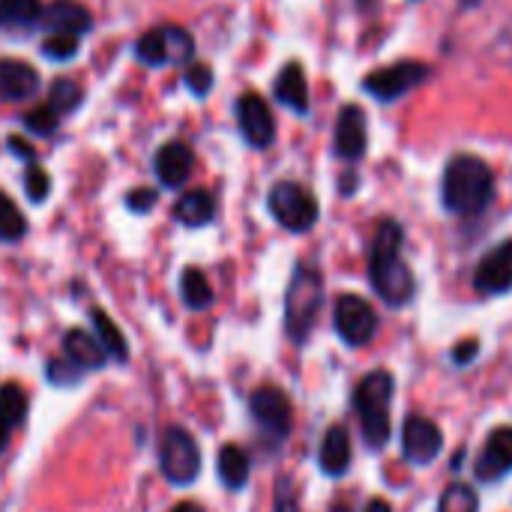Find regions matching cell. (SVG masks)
<instances>
[{
  "label": "cell",
  "instance_id": "obj_1",
  "mask_svg": "<svg viewBox=\"0 0 512 512\" xmlns=\"http://www.w3.org/2000/svg\"><path fill=\"white\" fill-rule=\"evenodd\" d=\"M402 246H405L402 225L384 219L375 231L372 252H369V282L375 294L393 309L408 306L417 294V279L402 255Z\"/></svg>",
  "mask_w": 512,
  "mask_h": 512
},
{
  "label": "cell",
  "instance_id": "obj_2",
  "mask_svg": "<svg viewBox=\"0 0 512 512\" xmlns=\"http://www.w3.org/2000/svg\"><path fill=\"white\" fill-rule=\"evenodd\" d=\"M495 198V174L480 156H453L444 171V207L456 216H480Z\"/></svg>",
  "mask_w": 512,
  "mask_h": 512
},
{
  "label": "cell",
  "instance_id": "obj_3",
  "mask_svg": "<svg viewBox=\"0 0 512 512\" xmlns=\"http://www.w3.org/2000/svg\"><path fill=\"white\" fill-rule=\"evenodd\" d=\"M393 393H396V381L387 369L369 372L354 390V411L360 417L363 438L372 450L387 447V441L393 435V423H390Z\"/></svg>",
  "mask_w": 512,
  "mask_h": 512
},
{
  "label": "cell",
  "instance_id": "obj_4",
  "mask_svg": "<svg viewBox=\"0 0 512 512\" xmlns=\"http://www.w3.org/2000/svg\"><path fill=\"white\" fill-rule=\"evenodd\" d=\"M321 306H324V276L309 264H297L285 294V333L294 345H306V339L315 330Z\"/></svg>",
  "mask_w": 512,
  "mask_h": 512
},
{
  "label": "cell",
  "instance_id": "obj_5",
  "mask_svg": "<svg viewBox=\"0 0 512 512\" xmlns=\"http://www.w3.org/2000/svg\"><path fill=\"white\" fill-rule=\"evenodd\" d=\"M159 468H162V477L171 486H189L201 474V450H198L195 438L186 429L168 426L162 432V441H159Z\"/></svg>",
  "mask_w": 512,
  "mask_h": 512
},
{
  "label": "cell",
  "instance_id": "obj_6",
  "mask_svg": "<svg viewBox=\"0 0 512 512\" xmlns=\"http://www.w3.org/2000/svg\"><path fill=\"white\" fill-rule=\"evenodd\" d=\"M267 204H270L273 219L282 228H288L291 234H306L318 222V213H321L315 195L309 189H303L300 183H288V180L285 183H276L270 189Z\"/></svg>",
  "mask_w": 512,
  "mask_h": 512
},
{
  "label": "cell",
  "instance_id": "obj_7",
  "mask_svg": "<svg viewBox=\"0 0 512 512\" xmlns=\"http://www.w3.org/2000/svg\"><path fill=\"white\" fill-rule=\"evenodd\" d=\"M333 324H336L339 339L351 348L369 345L378 333V315H375L372 303L363 300L360 294H342L336 300Z\"/></svg>",
  "mask_w": 512,
  "mask_h": 512
},
{
  "label": "cell",
  "instance_id": "obj_8",
  "mask_svg": "<svg viewBox=\"0 0 512 512\" xmlns=\"http://www.w3.org/2000/svg\"><path fill=\"white\" fill-rule=\"evenodd\" d=\"M249 411H252V420L255 426L273 441V444H282L288 435H291V426H294V408H291V399L279 390V387H258L249 399Z\"/></svg>",
  "mask_w": 512,
  "mask_h": 512
},
{
  "label": "cell",
  "instance_id": "obj_9",
  "mask_svg": "<svg viewBox=\"0 0 512 512\" xmlns=\"http://www.w3.org/2000/svg\"><path fill=\"white\" fill-rule=\"evenodd\" d=\"M441 450H444V432L438 429V423L423 414H411L402 426L405 459L417 468H426L441 456Z\"/></svg>",
  "mask_w": 512,
  "mask_h": 512
},
{
  "label": "cell",
  "instance_id": "obj_10",
  "mask_svg": "<svg viewBox=\"0 0 512 512\" xmlns=\"http://www.w3.org/2000/svg\"><path fill=\"white\" fill-rule=\"evenodd\" d=\"M429 75V66L426 63H417V60H402V63H393V66H384L378 72H372L363 87L381 99V102H393L399 96H405L411 87H417L420 81H426Z\"/></svg>",
  "mask_w": 512,
  "mask_h": 512
},
{
  "label": "cell",
  "instance_id": "obj_11",
  "mask_svg": "<svg viewBox=\"0 0 512 512\" xmlns=\"http://www.w3.org/2000/svg\"><path fill=\"white\" fill-rule=\"evenodd\" d=\"M477 480L480 483H498L512 474V426H501L489 435L483 453L477 456Z\"/></svg>",
  "mask_w": 512,
  "mask_h": 512
},
{
  "label": "cell",
  "instance_id": "obj_12",
  "mask_svg": "<svg viewBox=\"0 0 512 512\" xmlns=\"http://www.w3.org/2000/svg\"><path fill=\"white\" fill-rule=\"evenodd\" d=\"M237 120H240V129L246 135V141L252 147H270L273 138H276V120L267 108V102L258 96V93H246L240 102H237Z\"/></svg>",
  "mask_w": 512,
  "mask_h": 512
},
{
  "label": "cell",
  "instance_id": "obj_13",
  "mask_svg": "<svg viewBox=\"0 0 512 512\" xmlns=\"http://www.w3.org/2000/svg\"><path fill=\"white\" fill-rule=\"evenodd\" d=\"M474 288L489 297H501L512 291V240L501 243L495 252H489L474 273Z\"/></svg>",
  "mask_w": 512,
  "mask_h": 512
},
{
  "label": "cell",
  "instance_id": "obj_14",
  "mask_svg": "<svg viewBox=\"0 0 512 512\" xmlns=\"http://www.w3.org/2000/svg\"><path fill=\"white\" fill-rule=\"evenodd\" d=\"M336 153L348 162L366 153V114L357 105H345L336 123Z\"/></svg>",
  "mask_w": 512,
  "mask_h": 512
},
{
  "label": "cell",
  "instance_id": "obj_15",
  "mask_svg": "<svg viewBox=\"0 0 512 512\" xmlns=\"http://www.w3.org/2000/svg\"><path fill=\"white\" fill-rule=\"evenodd\" d=\"M318 465L327 477H342L351 468V435L345 426H330L321 450H318Z\"/></svg>",
  "mask_w": 512,
  "mask_h": 512
},
{
  "label": "cell",
  "instance_id": "obj_16",
  "mask_svg": "<svg viewBox=\"0 0 512 512\" xmlns=\"http://www.w3.org/2000/svg\"><path fill=\"white\" fill-rule=\"evenodd\" d=\"M39 90V75L21 60H0V99L21 102Z\"/></svg>",
  "mask_w": 512,
  "mask_h": 512
},
{
  "label": "cell",
  "instance_id": "obj_17",
  "mask_svg": "<svg viewBox=\"0 0 512 512\" xmlns=\"http://www.w3.org/2000/svg\"><path fill=\"white\" fill-rule=\"evenodd\" d=\"M189 171H192V150L186 144L174 141L156 153V177L162 180V186H168V189L183 186Z\"/></svg>",
  "mask_w": 512,
  "mask_h": 512
},
{
  "label": "cell",
  "instance_id": "obj_18",
  "mask_svg": "<svg viewBox=\"0 0 512 512\" xmlns=\"http://www.w3.org/2000/svg\"><path fill=\"white\" fill-rule=\"evenodd\" d=\"M63 354L72 366H78L81 372H90V369H102L105 366V351L102 345L96 342V336L84 333V330H69L63 336Z\"/></svg>",
  "mask_w": 512,
  "mask_h": 512
},
{
  "label": "cell",
  "instance_id": "obj_19",
  "mask_svg": "<svg viewBox=\"0 0 512 512\" xmlns=\"http://www.w3.org/2000/svg\"><path fill=\"white\" fill-rule=\"evenodd\" d=\"M42 24H48L54 33H72L81 36L90 30V12L72 0H57L48 9H42Z\"/></svg>",
  "mask_w": 512,
  "mask_h": 512
},
{
  "label": "cell",
  "instance_id": "obj_20",
  "mask_svg": "<svg viewBox=\"0 0 512 512\" xmlns=\"http://www.w3.org/2000/svg\"><path fill=\"white\" fill-rule=\"evenodd\" d=\"M276 99L282 105H288L291 111H297V114L309 111V84H306V75H303L300 63H288L279 72V78H276Z\"/></svg>",
  "mask_w": 512,
  "mask_h": 512
},
{
  "label": "cell",
  "instance_id": "obj_21",
  "mask_svg": "<svg viewBox=\"0 0 512 512\" xmlns=\"http://www.w3.org/2000/svg\"><path fill=\"white\" fill-rule=\"evenodd\" d=\"M27 414V396L21 393L18 384H3L0 387V453L9 444V435L24 423Z\"/></svg>",
  "mask_w": 512,
  "mask_h": 512
},
{
  "label": "cell",
  "instance_id": "obj_22",
  "mask_svg": "<svg viewBox=\"0 0 512 512\" xmlns=\"http://www.w3.org/2000/svg\"><path fill=\"white\" fill-rule=\"evenodd\" d=\"M213 213H216V204H213V195L207 189H192L174 204V216L189 228L207 225L213 219Z\"/></svg>",
  "mask_w": 512,
  "mask_h": 512
},
{
  "label": "cell",
  "instance_id": "obj_23",
  "mask_svg": "<svg viewBox=\"0 0 512 512\" xmlns=\"http://www.w3.org/2000/svg\"><path fill=\"white\" fill-rule=\"evenodd\" d=\"M90 324L96 330V342L102 345V351L120 363L129 360V348H126V339L120 333V327H114V321L102 312V309H90Z\"/></svg>",
  "mask_w": 512,
  "mask_h": 512
},
{
  "label": "cell",
  "instance_id": "obj_24",
  "mask_svg": "<svg viewBox=\"0 0 512 512\" xmlns=\"http://www.w3.org/2000/svg\"><path fill=\"white\" fill-rule=\"evenodd\" d=\"M249 456L240 450V447H234V444H228V447H222L219 450V480L231 489V492H240L246 483H249Z\"/></svg>",
  "mask_w": 512,
  "mask_h": 512
},
{
  "label": "cell",
  "instance_id": "obj_25",
  "mask_svg": "<svg viewBox=\"0 0 512 512\" xmlns=\"http://www.w3.org/2000/svg\"><path fill=\"white\" fill-rule=\"evenodd\" d=\"M42 18L39 0H0V30H30Z\"/></svg>",
  "mask_w": 512,
  "mask_h": 512
},
{
  "label": "cell",
  "instance_id": "obj_26",
  "mask_svg": "<svg viewBox=\"0 0 512 512\" xmlns=\"http://www.w3.org/2000/svg\"><path fill=\"white\" fill-rule=\"evenodd\" d=\"M180 294H183V303L192 312H204V309L213 306V288H210L207 276L198 267H186L183 270V276H180Z\"/></svg>",
  "mask_w": 512,
  "mask_h": 512
},
{
  "label": "cell",
  "instance_id": "obj_27",
  "mask_svg": "<svg viewBox=\"0 0 512 512\" xmlns=\"http://www.w3.org/2000/svg\"><path fill=\"white\" fill-rule=\"evenodd\" d=\"M162 45H165V63H189L195 54V42L189 36V30L168 24L162 27Z\"/></svg>",
  "mask_w": 512,
  "mask_h": 512
},
{
  "label": "cell",
  "instance_id": "obj_28",
  "mask_svg": "<svg viewBox=\"0 0 512 512\" xmlns=\"http://www.w3.org/2000/svg\"><path fill=\"white\" fill-rule=\"evenodd\" d=\"M438 512H480V495L465 483H453L438 498Z\"/></svg>",
  "mask_w": 512,
  "mask_h": 512
},
{
  "label": "cell",
  "instance_id": "obj_29",
  "mask_svg": "<svg viewBox=\"0 0 512 512\" xmlns=\"http://www.w3.org/2000/svg\"><path fill=\"white\" fill-rule=\"evenodd\" d=\"M27 234V222L12 198L0 195V243H15Z\"/></svg>",
  "mask_w": 512,
  "mask_h": 512
},
{
  "label": "cell",
  "instance_id": "obj_30",
  "mask_svg": "<svg viewBox=\"0 0 512 512\" xmlns=\"http://www.w3.org/2000/svg\"><path fill=\"white\" fill-rule=\"evenodd\" d=\"M78 102H81V90H78V84H72V81H66V78H60V81H54V84H51L48 105H51L57 114L72 111Z\"/></svg>",
  "mask_w": 512,
  "mask_h": 512
},
{
  "label": "cell",
  "instance_id": "obj_31",
  "mask_svg": "<svg viewBox=\"0 0 512 512\" xmlns=\"http://www.w3.org/2000/svg\"><path fill=\"white\" fill-rule=\"evenodd\" d=\"M42 54L51 60H72L78 54V36L72 33H51L42 42Z\"/></svg>",
  "mask_w": 512,
  "mask_h": 512
},
{
  "label": "cell",
  "instance_id": "obj_32",
  "mask_svg": "<svg viewBox=\"0 0 512 512\" xmlns=\"http://www.w3.org/2000/svg\"><path fill=\"white\" fill-rule=\"evenodd\" d=\"M57 123H60V114H57L48 102L24 114V126H27L33 135H51V132L57 129Z\"/></svg>",
  "mask_w": 512,
  "mask_h": 512
},
{
  "label": "cell",
  "instance_id": "obj_33",
  "mask_svg": "<svg viewBox=\"0 0 512 512\" xmlns=\"http://www.w3.org/2000/svg\"><path fill=\"white\" fill-rule=\"evenodd\" d=\"M138 57L147 63V66H162L165 63V45H162V27L159 30H150L138 39Z\"/></svg>",
  "mask_w": 512,
  "mask_h": 512
},
{
  "label": "cell",
  "instance_id": "obj_34",
  "mask_svg": "<svg viewBox=\"0 0 512 512\" xmlns=\"http://www.w3.org/2000/svg\"><path fill=\"white\" fill-rule=\"evenodd\" d=\"M24 189H27V195H30V201H45L48 198V192H51V180H48V174L39 168V165H30L27 168V174H24Z\"/></svg>",
  "mask_w": 512,
  "mask_h": 512
},
{
  "label": "cell",
  "instance_id": "obj_35",
  "mask_svg": "<svg viewBox=\"0 0 512 512\" xmlns=\"http://www.w3.org/2000/svg\"><path fill=\"white\" fill-rule=\"evenodd\" d=\"M186 87L195 93V96H207L210 93V87H213V72L204 66V63H192L189 69H186Z\"/></svg>",
  "mask_w": 512,
  "mask_h": 512
},
{
  "label": "cell",
  "instance_id": "obj_36",
  "mask_svg": "<svg viewBox=\"0 0 512 512\" xmlns=\"http://www.w3.org/2000/svg\"><path fill=\"white\" fill-rule=\"evenodd\" d=\"M45 375H48V381H51V384L66 387V384L78 381V366H72L69 360H51V363H48V369H45Z\"/></svg>",
  "mask_w": 512,
  "mask_h": 512
},
{
  "label": "cell",
  "instance_id": "obj_37",
  "mask_svg": "<svg viewBox=\"0 0 512 512\" xmlns=\"http://www.w3.org/2000/svg\"><path fill=\"white\" fill-rule=\"evenodd\" d=\"M153 204H156V189H132L126 195V207L132 213H147V210H153Z\"/></svg>",
  "mask_w": 512,
  "mask_h": 512
},
{
  "label": "cell",
  "instance_id": "obj_38",
  "mask_svg": "<svg viewBox=\"0 0 512 512\" xmlns=\"http://www.w3.org/2000/svg\"><path fill=\"white\" fill-rule=\"evenodd\" d=\"M276 512H300L297 495L291 489V480H285V477L276 483Z\"/></svg>",
  "mask_w": 512,
  "mask_h": 512
},
{
  "label": "cell",
  "instance_id": "obj_39",
  "mask_svg": "<svg viewBox=\"0 0 512 512\" xmlns=\"http://www.w3.org/2000/svg\"><path fill=\"white\" fill-rule=\"evenodd\" d=\"M477 354H480V342L477 339H465V342H459L453 348V363L456 366H468V363L477 360Z\"/></svg>",
  "mask_w": 512,
  "mask_h": 512
},
{
  "label": "cell",
  "instance_id": "obj_40",
  "mask_svg": "<svg viewBox=\"0 0 512 512\" xmlns=\"http://www.w3.org/2000/svg\"><path fill=\"white\" fill-rule=\"evenodd\" d=\"M9 147H12L21 159H33V147H30V144H21V138H9Z\"/></svg>",
  "mask_w": 512,
  "mask_h": 512
},
{
  "label": "cell",
  "instance_id": "obj_41",
  "mask_svg": "<svg viewBox=\"0 0 512 512\" xmlns=\"http://www.w3.org/2000/svg\"><path fill=\"white\" fill-rule=\"evenodd\" d=\"M366 512H393V510H390V504H387V501L375 498V501H372V504L366 507Z\"/></svg>",
  "mask_w": 512,
  "mask_h": 512
},
{
  "label": "cell",
  "instance_id": "obj_42",
  "mask_svg": "<svg viewBox=\"0 0 512 512\" xmlns=\"http://www.w3.org/2000/svg\"><path fill=\"white\" fill-rule=\"evenodd\" d=\"M174 512H201V507L198 504H177Z\"/></svg>",
  "mask_w": 512,
  "mask_h": 512
},
{
  "label": "cell",
  "instance_id": "obj_43",
  "mask_svg": "<svg viewBox=\"0 0 512 512\" xmlns=\"http://www.w3.org/2000/svg\"><path fill=\"white\" fill-rule=\"evenodd\" d=\"M375 3H378V0H357V6H360V9H372Z\"/></svg>",
  "mask_w": 512,
  "mask_h": 512
},
{
  "label": "cell",
  "instance_id": "obj_44",
  "mask_svg": "<svg viewBox=\"0 0 512 512\" xmlns=\"http://www.w3.org/2000/svg\"><path fill=\"white\" fill-rule=\"evenodd\" d=\"M465 3H477V0H465Z\"/></svg>",
  "mask_w": 512,
  "mask_h": 512
}]
</instances>
